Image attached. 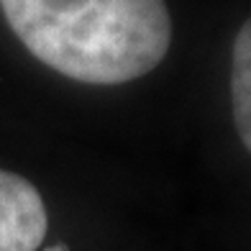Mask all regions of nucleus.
Returning <instances> with one entry per match:
<instances>
[{
    "label": "nucleus",
    "mask_w": 251,
    "mask_h": 251,
    "mask_svg": "<svg viewBox=\"0 0 251 251\" xmlns=\"http://www.w3.org/2000/svg\"><path fill=\"white\" fill-rule=\"evenodd\" d=\"M231 98L238 139L251 149V24L238 28L233 41V70H231Z\"/></svg>",
    "instance_id": "nucleus-3"
},
{
    "label": "nucleus",
    "mask_w": 251,
    "mask_h": 251,
    "mask_svg": "<svg viewBox=\"0 0 251 251\" xmlns=\"http://www.w3.org/2000/svg\"><path fill=\"white\" fill-rule=\"evenodd\" d=\"M44 251H70V246H67V244H56V246H49V249H44Z\"/></svg>",
    "instance_id": "nucleus-4"
},
{
    "label": "nucleus",
    "mask_w": 251,
    "mask_h": 251,
    "mask_svg": "<svg viewBox=\"0 0 251 251\" xmlns=\"http://www.w3.org/2000/svg\"><path fill=\"white\" fill-rule=\"evenodd\" d=\"M0 10L39 62L85 85L133 82L172 47L164 0H0Z\"/></svg>",
    "instance_id": "nucleus-1"
},
{
    "label": "nucleus",
    "mask_w": 251,
    "mask_h": 251,
    "mask_svg": "<svg viewBox=\"0 0 251 251\" xmlns=\"http://www.w3.org/2000/svg\"><path fill=\"white\" fill-rule=\"evenodd\" d=\"M47 231L41 192L26 177L0 169V251H39Z\"/></svg>",
    "instance_id": "nucleus-2"
}]
</instances>
